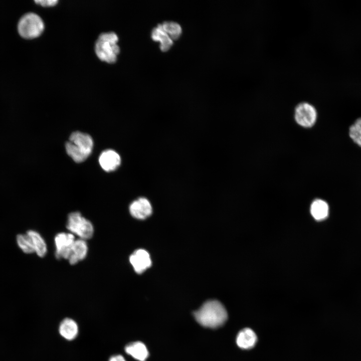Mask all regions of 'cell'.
<instances>
[{"label":"cell","instance_id":"obj_1","mask_svg":"<svg viewBox=\"0 0 361 361\" xmlns=\"http://www.w3.org/2000/svg\"><path fill=\"white\" fill-rule=\"evenodd\" d=\"M194 315L199 324L209 328L221 326L228 318L227 312L224 305L214 300L206 302L194 313Z\"/></svg>","mask_w":361,"mask_h":361},{"label":"cell","instance_id":"obj_2","mask_svg":"<svg viewBox=\"0 0 361 361\" xmlns=\"http://www.w3.org/2000/svg\"><path fill=\"white\" fill-rule=\"evenodd\" d=\"M93 141L87 133L75 131L71 133L69 140L66 142L67 153L76 162L85 160L92 152Z\"/></svg>","mask_w":361,"mask_h":361},{"label":"cell","instance_id":"obj_3","mask_svg":"<svg viewBox=\"0 0 361 361\" xmlns=\"http://www.w3.org/2000/svg\"><path fill=\"white\" fill-rule=\"evenodd\" d=\"M118 40V37L114 32L101 34L98 38L95 46L97 57L107 63L115 62L120 51L117 44Z\"/></svg>","mask_w":361,"mask_h":361},{"label":"cell","instance_id":"obj_4","mask_svg":"<svg viewBox=\"0 0 361 361\" xmlns=\"http://www.w3.org/2000/svg\"><path fill=\"white\" fill-rule=\"evenodd\" d=\"M66 228L78 238L87 240L92 238L94 228L92 222L76 211L70 213L67 218Z\"/></svg>","mask_w":361,"mask_h":361},{"label":"cell","instance_id":"obj_5","mask_svg":"<svg viewBox=\"0 0 361 361\" xmlns=\"http://www.w3.org/2000/svg\"><path fill=\"white\" fill-rule=\"evenodd\" d=\"M44 24L41 17L34 13L24 15L18 25L20 35L26 39H33L39 36L43 32Z\"/></svg>","mask_w":361,"mask_h":361},{"label":"cell","instance_id":"obj_6","mask_svg":"<svg viewBox=\"0 0 361 361\" xmlns=\"http://www.w3.org/2000/svg\"><path fill=\"white\" fill-rule=\"evenodd\" d=\"M317 116L315 108L307 102H301L295 107L294 118L296 122L304 127L312 126Z\"/></svg>","mask_w":361,"mask_h":361},{"label":"cell","instance_id":"obj_7","mask_svg":"<svg viewBox=\"0 0 361 361\" xmlns=\"http://www.w3.org/2000/svg\"><path fill=\"white\" fill-rule=\"evenodd\" d=\"M75 240V236L69 232L57 233L54 237L56 258L68 260Z\"/></svg>","mask_w":361,"mask_h":361},{"label":"cell","instance_id":"obj_8","mask_svg":"<svg viewBox=\"0 0 361 361\" xmlns=\"http://www.w3.org/2000/svg\"><path fill=\"white\" fill-rule=\"evenodd\" d=\"M131 215L135 219L143 220L149 216L152 211L149 201L145 198H139L133 201L129 207Z\"/></svg>","mask_w":361,"mask_h":361},{"label":"cell","instance_id":"obj_9","mask_svg":"<svg viewBox=\"0 0 361 361\" xmlns=\"http://www.w3.org/2000/svg\"><path fill=\"white\" fill-rule=\"evenodd\" d=\"M129 259L134 271L138 274L143 272L151 264L148 253L142 249L135 250L130 256Z\"/></svg>","mask_w":361,"mask_h":361},{"label":"cell","instance_id":"obj_10","mask_svg":"<svg viewBox=\"0 0 361 361\" xmlns=\"http://www.w3.org/2000/svg\"><path fill=\"white\" fill-rule=\"evenodd\" d=\"M99 162L102 168L107 172L115 170L120 164L119 154L112 149H107L100 154Z\"/></svg>","mask_w":361,"mask_h":361},{"label":"cell","instance_id":"obj_11","mask_svg":"<svg viewBox=\"0 0 361 361\" xmlns=\"http://www.w3.org/2000/svg\"><path fill=\"white\" fill-rule=\"evenodd\" d=\"M88 252V246L86 240L76 239L67 260L71 265H75L84 260Z\"/></svg>","mask_w":361,"mask_h":361},{"label":"cell","instance_id":"obj_12","mask_svg":"<svg viewBox=\"0 0 361 361\" xmlns=\"http://www.w3.org/2000/svg\"><path fill=\"white\" fill-rule=\"evenodd\" d=\"M257 337L254 331L250 328H246L241 330L236 338L237 345L241 348L248 349L256 344Z\"/></svg>","mask_w":361,"mask_h":361},{"label":"cell","instance_id":"obj_13","mask_svg":"<svg viewBox=\"0 0 361 361\" xmlns=\"http://www.w3.org/2000/svg\"><path fill=\"white\" fill-rule=\"evenodd\" d=\"M60 335L68 340L74 339L78 333V326L75 320L66 318L60 323L59 327Z\"/></svg>","mask_w":361,"mask_h":361},{"label":"cell","instance_id":"obj_14","mask_svg":"<svg viewBox=\"0 0 361 361\" xmlns=\"http://www.w3.org/2000/svg\"><path fill=\"white\" fill-rule=\"evenodd\" d=\"M125 352L139 361H145L148 355L145 345L140 341L130 343L125 347Z\"/></svg>","mask_w":361,"mask_h":361},{"label":"cell","instance_id":"obj_15","mask_svg":"<svg viewBox=\"0 0 361 361\" xmlns=\"http://www.w3.org/2000/svg\"><path fill=\"white\" fill-rule=\"evenodd\" d=\"M310 213L316 220H323L328 216L329 206L325 201L316 199L311 205Z\"/></svg>","mask_w":361,"mask_h":361},{"label":"cell","instance_id":"obj_16","mask_svg":"<svg viewBox=\"0 0 361 361\" xmlns=\"http://www.w3.org/2000/svg\"><path fill=\"white\" fill-rule=\"evenodd\" d=\"M151 38L154 41L160 42V48L163 52L169 50L173 44L171 39L163 31L161 24L158 25L157 27L152 30Z\"/></svg>","mask_w":361,"mask_h":361},{"label":"cell","instance_id":"obj_17","mask_svg":"<svg viewBox=\"0 0 361 361\" xmlns=\"http://www.w3.org/2000/svg\"><path fill=\"white\" fill-rule=\"evenodd\" d=\"M27 234L32 240L35 252L40 257H44L47 253V246L43 238L39 233L34 230H29Z\"/></svg>","mask_w":361,"mask_h":361},{"label":"cell","instance_id":"obj_18","mask_svg":"<svg viewBox=\"0 0 361 361\" xmlns=\"http://www.w3.org/2000/svg\"><path fill=\"white\" fill-rule=\"evenodd\" d=\"M18 244L22 251L27 254L35 252L32 240L28 234H19L17 237Z\"/></svg>","mask_w":361,"mask_h":361},{"label":"cell","instance_id":"obj_19","mask_svg":"<svg viewBox=\"0 0 361 361\" xmlns=\"http://www.w3.org/2000/svg\"><path fill=\"white\" fill-rule=\"evenodd\" d=\"M161 25L163 31L166 32L171 40L177 39L181 33L182 29L179 25L172 22H165Z\"/></svg>","mask_w":361,"mask_h":361},{"label":"cell","instance_id":"obj_20","mask_svg":"<svg viewBox=\"0 0 361 361\" xmlns=\"http://www.w3.org/2000/svg\"><path fill=\"white\" fill-rule=\"evenodd\" d=\"M349 135L356 144L361 147V117L357 119L350 126Z\"/></svg>","mask_w":361,"mask_h":361},{"label":"cell","instance_id":"obj_21","mask_svg":"<svg viewBox=\"0 0 361 361\" xmlns=\"http://www.w3.org/2000/svg\"><path fill=\"white\" fill-rule=\"evenodd\" d=\"M36 3L39 4L43 7H51L56 5L57 3V0H39L35 1Z\"/></svg>","mask_w":361,"mask_h":361},{"label":"cell","instance_id":"obj_22","mask_svg":"<svg viewBox=\"0 0 361 361\" xmlns=\"http://www.w3.org/2000/svg\"><path fill=\"white\" fill-rule=\"evenodd\" d=\"M109 361H126V360L122 355L117 354L112 356Z\"/></svg>","mask_w":361,"mask_h":361}]
</instances>
